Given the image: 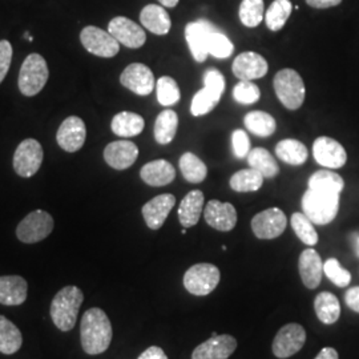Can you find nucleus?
<instances>
[{"label": "nucleus", "instance_id": "obj_1", "mask_svg": "<svg viewBox=\"0 0 359 359\" xmlns=\"http://www.w3.org/2000/svg\"><path fill=\"white\" fill-rule=\"evenodd\" d=\"M80 337L83 350L90 355H97L108 350L112 341V325L104 310L92 308L84 313Z\"/></svg>", "mask_w": 359, "mask_h": 359}, {"label": "nucleus", "instance_id": "obj_2", "mask_svg": "<svg viewBox=\"0 0 359 359\" xmlns=\"http://www.w3.org/2000/svg\"><path fill=\"white\" fill-rule=\"evenodd\" d=\"M84 294L77 286H65L53 297L51 302L52 322L62 332H69L75 327Z\"/></svg>", "mask_w": 359, "mask_h": 359}, {"label": "nucleus", "instance_id": "obj_3", "mask_svg": "<svg viewBox=\"0 0 359 359\" xmlns=\"http://www.w3.org/2000/svg\"><path fill=\"white\" fill-rule=\"evenodd\" d=\"M304 215L316 225H327L337 217L339 210V194L310 189L302 197Z\"/></svg>", "mask_w": 359, "mask_h": 359}, {"label": "nucleus", "instance_id": "obj_4", "mask_svg": "<svg viewBox=\"0 0 359 359\" xmlns=\"http://www.w3.org/2000/svg\"><path fill=\"white\" fill-rule=\"evenodd\" d=\"M48 77L50 69L46 59L39 53H31L20 68L18 80L19 90L25 96L32 97L46 87Z\"/></svg>", "mask_w": 359, "mask_h": 359}, {"label": "nucleus", "instance_id": "obj_5", "mask_svg": "<svg viewBox=\"0 0 359 359\" xmlns=\"http://www.w3.org/2000/svg\"><path fill=\"white\" fill-rule=\"evenodd\" d=\"M274 90L280 102L290 111L302 107L305 102V84L298 72L290 68L281 69L274 77Z\"/></svg>", "mask_w": 359, "mask_h": 359}, {"label": "nucleus", "instance_id": "obj_6", "mask_svg": "<svg viewBox=\"0 0 359 359\" xmlns=\"http://www.w3.org/2000/svg\"><path fill=\"white\" fill-rule=\"evenodd\" d=\"M53 225V218L48 212L34 210L18 225L16 237L25 244H36L51 234Z\"/></svg>", "mask_w": 359, "mask_h": 359}, {"label": "nucleus", "instance_id": "obj_7", "mask_svg": "<svg viewBox=\"0 0 359 359\" xmlns=\"http://www.w3.org/2000/svg\"><path fill=\"white\" fill-rule=\"evenodd\" d=\"M221 274L217 266L212 264H197L187 270L184 276V286L193 295L210 294L219 283Z\"/></svg>", "mask_w": 359, "mask_h": 359}, {"label": "nucleus", "instance_id": "obj_8", "mask_svg": "<svg viewBox=\"0 0 359 359\" xmlns=\"http://www.w3.org/2000/svg\"><path fill=\"white\" fill-rule=\"evenodd\" d=\"M43 158L41 144L35 139H27L18 145L13 154V169L20 177H32L41 167Z\"/></svg>", "mask_w": 359, "mask_h": 359}, {"label": "nucleus", "instance_id": "obj_9", "mask_svg": "<svg viewBox=\"0 0 359 359\" xmlns=\"http://www.w3.org/2000/svg\"><path fill=\"white\" fill-rule=\"evenodd\" d=\"M80 41L87 51L99 57H114L120 51V43L108 31L95 26L84 27Z\"/></svg>", "mask_w": 359, "mask_h": 359}, {"label": "nucleus", "instance_id": "obj_10", "mask_svg": "<svg viewBox=\"0 0 359 359\" xmlns=\"http://www.w3.org/2000/svg\"><path fill=\"white\" fill-rule=\"evenodd\" d=\"M306 342V332L298 323H289L280 329L273 341V353L277 358L286 359L297 354Z\"/></svg>", "mask_w": 359, "mask_h": 359}, {"label": "nucleus", "instance_id": "obj_11", "mask_svg": "<svg viewBox=\"0 0 359 359\" xmlns=\"http://www.w3.org/2000/svg\"><path fill=\"white\" fill-rule=\"evenodd\" d=\"M287 225V218L280 208H269L259 212L252 219V231L257 238L273 240L283 234Z\"/></svg>", "mask_w": 359, "mask_h": 359}, {"label": "nucleus", "instance_id": "obj_12", "mask_svg": "<svg viewBox=\"0 0 359 359\" xmlns=\"http://www.w3.org/2000/svg\"><path fill=\"white\" fill-rule=\"evenodd\" d=\"M108 32L120 44L132 50L140 48L147 41L145 31L137 23H135L133 20H130L126 16L114 18L108 25Z\"/></svg>", "mask_w": 359, "mask_h": 359}, {"label": "nucleus", "instance_id": "obj_13", "mask_svg": "<svg viewBox=\"0 0 359 359\" xmlns=\"http://www.w3.org/2000/svg\"><path fill=\"white\" fill-rule=\"evenodd\" d=\"M87 139V128L84 121L77 116H69L60 124L56 133V142L62 149L74 154L83 148Z\"/></svg>", "mask_w": 359, "mask_h": 359}, {"label": "nucleus", "instance_id": "obj_14", "mask_svg": "<svg viewBox=\"0 0 359 359\" xmlns=\"http://www.w3.org/2000/svg\"><path fill=\"white\" fill-rule=\"evenodd\" d=\"M313 156L320 165L329 169L342 168L347 161L346 151L342 144L326 136H321L314 142Z\"/></svg>", "mask_w": 359, "mask_h": 359}, {"label": "nucleus", "instance_id": "obj_15", "mask_svg": "<svg viewBox=\"0 0 359 359\" xmlns=\"http://www.w3.org/2000/svg\"><path fill=\"white\" fill-rule=\"evenodd\" d=\"M120 83L136 95L148 96L154 90V72L149 67L142 63L129 65L120 76Z\"/></svg>", "mask_w": 359, "mask_h": 359}, {"label": "nucleus", "instance_id": "obj_16", "mask_svg": "<svg viewBox=\"0 0 359 359\" xmlns=\"http://www.w3.org/2000/svg\"><path fill=\"white\" fill-rule=\"evenodd\" d=\"M237 348V341L229 334L210 337L193 350L192 359H228Z\"/></svg>", "mask_w": 359, "mask_h": 359}, {"label": "nucleus", "instance_id": "obj_17", "mask_svg": "<svg viewBox=\"0 0 359 359\" xmlns=\"http://www.w3.org/2000/svg\"><path fill=\"white\" fill-rule=\"evenodd\" d=\"M216 27L208 20H197L188 23L185 27V39L189 46V50L192 52L193 57L198 63H204L209 55L208 52V39L209 34L215 29Z\"/></svg>", "mask_w": 359, "mask_h": 359}, {"label": "nucleus", "instance_id": "obj_18", "mask_svg": "<svg viewBox=\"0 0 359 359\" xmlns=\"http://www.w3.org/2000/svg\"><path fill=\"white\" fill-rule=\"evenodd\" d=\"M139 157V148L135 142L120 140L108 144L104 149L105 163L114 169L124 170L135 164Z\"/></svg>", "mask_w": 359, "mask_h": 359}, {"label": "nucleus", "instance_id": "obj_19", "mask_svg": "<svg viewBox=\"0 0 359 359\" xmlns=\"http://www.w3.org/2000/svg\"><path fill=\"white\" fill-rule=\"evenodd\" d=\"M204 217L209 226L219 231H231L237 224V210L231 203L218 200L209 201L204 210Z\"/></svg>", "mask_w": 359, "mask_h": 359}, {"label": "nucleus", "instance_id": "obj_20", "mask_svg": "<svg viewBox=\"0 0 359 359\" xmlns=\"http://www.w3.org/2000/svg\"><path fill=\"white\" fill-rule=\"evenodd\" d=\"M176 204V197L173 194H160L156 196L151 201H148L142 206V217L145 219V224L149 229L158 231L165 219H167L170 210Z\"/></svg>", "mask_w": 359, "mask_h": 359}, {"label": "nucleus", "instance_id": "obj_21", "mask_svg": "<svg viewBox=\"0 0 359 359\" xmlns=\"http://www.w3.org/2000/svg\"><path fill=\"white\" fill-rule=\"evenodd\" d=\"M268 62L256 52H243L233 62V74L240 80H256L268 74Z\"/></svg>", "mask_w": 359, "mask_h": 359}, {"label": "nucleus", "instance_id": "obj_22", "mask_svg": "<svg viewBox=\"0 0 359 359\" xmlns=\"http://www.w3.org/2000/svg\"><path fill=\"white\" fill-rule=\"evenodd\" d=\"M28 293V283L20 276L0 277V305L19 306L25 304Z\"/></svg>", "mask_w": 359, "mask_h": 359}, {"label": "nucleus", "instance_id": "obj_23", "mask_svg": "<svg viewBox=\"0 0 359 359\" xmlns=\"http://www.w3.org/2000/svg\"><path fill=\"white\" fill-rule=\"evenodd\" d=\"M298 269L302 283L308 289H316L322 280L323 264L321 257L314 249H306L302 252L298 261Z\"/></svg>", "mask_w": 359, "mask_h": 359}, {"label": "nucleus", "instance_id": "obj_24", "mask_svg": "<svg viewBox=\"0 0 359 359\" xmlns=\"http://www.w3.org/2000/svg\"><path fill=\"white\" fill-rule=\"evenodd\" d=\"M140 177L151 187H165L176 179V169L167 160H154L142 168Z\"/></svg>", "mask_w": 359, "mask_h": 359}, {"label": "nucleus", "instance_id": "obj_25", "mask_svg": "<svg viewBox=\"0 0 359 359\" xmlns=\"http://www.w3.org/2000/svg\"><path fill=\"white\" fill-rule=\"evenodd\" d=\"M204 201L205 197L201 191H192L182 198L179 208V219L184 228L197 225L204 209Z\"/></svg>", "mask_w": 359, "mask_h": 359}, {"label": "nucleus", "instance_id": "obj_26", "mask_svg": "<svg viewBox=\"0 0 359 359\" xmlns=\"http://www.w3.org/2000/svg\"><path fill=\"white\" fill-rule=\"evenodd\" d=\"M140 22L142 27H145L154 35H167L172 27L169 13L163 6L157 4H148L142 8Z\"/></svg>", "mask_w": 359, "mask_h": 359}, {"label": "nucleus", "instance_id": "obj_27", "mask_svg": "<svg viewBox=\"0 0 359 359\" xmlns=\"http://www.w3.org/2000/svg\"><path fill=\"white\" fill-rule=\"evenodd\" d=\"M145 127L142 116L133 112H120L112 118L111 129L120 137H133L140 135Z\"/></svg>", "mask_w": 359, "mask_h": 359}, {"label": "nucleus", "instance_id": "obj_28", "mask_svg": "<svg viewBox=\"0 0 359 359\" xmlns=\"http://www.w3.org/2000/svg\"><path fill=\"white\" fill-rule=\"evenodd\" d=\"M177 128H179L177 114L172 109L163 111L160 115L157 116L154 123V140L161 145H167L169 142H173L177 133Z\"/></svg>", "mask_w": 359, "mask_h": 359}, {"label": "nucleus", "instance_id": "obj_29", "mask_svg": "<svg viewBox=\"0 0 359 359\" xmlns=\"http://www.w3.org/2000/svg\"><path fill=\"white\" fill-rule=\"evenodd\" d=\"M314 309L318 320L325 325H333L341 316V305L338 298L329 292H322L316 297Z\"/></svg>", "mask_w": 359, "mask_h": 359}, {"label": "nucleus", "instance_id": "obj_30", "mask_svg": "<svg viewBox=\"0 0 359 359\" xmlns=\"http://www.w3.org/2000/svg\"><path fill=\"white\" fill-rule=\"evenodd\" d=\"M277 157L289 165H302L309 157L308 148L298 140L286 139L276 147Z\"/></svg>", "mask_w": 359, "mask_h": 359}, {"label": "nucleus", "instance_id": "obj_31", "mask_svg": "<svg viewBox=\"0 0 359 359\" xmlns=\"http://www.w3.org/2000/svg\"><path fill=\"white\" fill-rule=\"evenodd\" d=\"M250 168L256 169L265 179H273L278 175L280 168L276 158L270 154L269 151L264 148H255L246 156Z\"/></svg>", "mask_w": 359, "mask_h": 359}, {"label": "nucleus", "instance_id": "obj_32", "mask_svg": "<svg viewBox=\"0 0 359 359\" xmlns=\"http://www.w3.org/2000/svg\"><path fill=\"white\" fill-rule=\"evenodd\" d=\"M22 344L23 337L20 330L10 320L0 316V353L6 355L15 354Z\"/></svg>", "mask_w": 359, "mask_h": 359}, {"label": "nucleus", "instance_id": "obj_33", "mask_svg": "<svg viewBox=\"0 0 359 359\" xmlns=\"http://www.w3.org/2000/svg\"><path fill=\"white\" fill-rule=\"evenodd\" d=\"M310 189H318L325 192H333L341 194L345 188L344 179L329 169H322L316 172L313 176H310L308 182Z\"/></svg>", "mask_w": 359, "mask_h": 359}, {"label": "nucleus", "instance_id": "obj_34", "mask_svg": "<svg viewBox=\"0 0 359 359\" xmlns=\"http://www.w3.org/2000/svg\"><path fill=\"white\" fill-rule=\"evenodd\" d=\"M244 121L246 129L259 137H269L277 128L274 117L262 111L249 112L245 116Z\"/></svg>", "mask_w": 359, "mask_h": 359}, {"label": "nucleus", "instance_id": "obj_35", "mask_svg": "<svg viewBox=\"0 0 359 359\" xmlns=\"http://www.w3.org/2000/svg\"><path fill=\"white\" fill-rule=\"evenodd\" d=\"M264 179L265 177L259 172H257L256 169L249 168L234 173L229 184L231 189L236 192H256L262 187Z\"/></svg>", "mask_w": 359, "mask_h": 359}, {"label": "nucleus", "instance_id": "obj_36", "mask_svg": "<svg viewBox=\"0 0 359 359\" xmlns=\"http://www.w3.org/2000/svg\"><path fill=\"white\" fill-rule=\"evenodd\" d=\"M293 4L290 0H274L265 13V23L270 31L277 32L283 29L292 15Z\"/></svg>", "mask_w": 359, "mask_h": 359}, {"label": "nucleus", "instance_id": "obj_37", "mask_svg": "<svg viewBox=\"0 0 359 359\" xmlns=\"http://www.w3.org/2000/svg\"><path fill=\"white\" fill-rule=\"evenodd\" d=\"M180 169L184 179L193 184L203 182L208 175L204 161L191 152H187L180 157Z\"/></svg>", "mask_w": 359, "mask_h": 359}, {"label": "nucleus", "instance_id": "obj_38", "mask_svg": "<svg viewBox=\"0 0 359 359\" xmlns=\"http://www.w3.org/2000/svg\"><path fill=\"white\" fill-rule=\"evenodd\" d=\"M238 15L245 27L255 28L259 26L262 19L265 18L264 0H243Z\"/></svg>", "mask_w": 359, "mask_h": 359}, {"label": "nucleus", "instance_id": "obj_39", "mask_svg": "<svg viewBox=\"0 0 359 359\" xmlns=\"http://www.w3.org/2000/svg\"><path fill=\"white\" fill-rule=\"evenodd\" d=\"M156 92L157 100L163 107H172L180 102L179 84L175 79L169 76L160 77L156 83Z\"/></svg>", "mask_w": 359, "mask_h": 359}, {"label": "nucleus", "instance_id": "obj_40", "mask_svg": "<svg viewBox=\"0 0 359 359\" xmlns=\"http://www.w3.org/2000/svg\"><path fill=\"white\" fill-rule=\"evenodd\" d=\"M292 228L297 237L309 246H314L318 243V233L314 229L313 222L304 213H294L292 216Z\"/></svg>", "mask_w": 359, "mask_h": 359}, {"label": "nucleus", "instance_id": "obj_41", "mask_svg": "<svg viewBox=\"0 0 359 359\" xmlns=\"http://www.w3.org/2000/svg\"><path fill=\"white\" fill-rule=\"evenodd\" d=\"M234 51V46L225 34H222L218 28H215L208 39V52L217 59H226Z\"/></svg>", "mask_w": 359, "mask_h": 359}, {"label": "nucleus", "instance_id": "obj_42", "mask_svg": "<svg viewBox=\"0 0 359 359\" xmlns=\"http://www.w3.org/2000/svg\"><path fill=\"white\" fill-rule=\"evenodd\" d=\"M218 102H219V97L213 95L212 92H209L205 88L198 90L193 96L192 105H191L192 115L196 117L208 115L212 109L217 107Z\"/></svg>", "mask_w": 359, "mask_h": 359}, {"label": "nucleus", "instance_id": "obj_43", "mask_svg": "<svg viewBox=\"0 0 359 359\" xmlns=\"http://www.w3.org/2000/svg\"><path fill=\"white\" fill-rule=\"evenodd\" d=\"M323 273L338 287H345L351 281L350 271L345 269V268H342L337 258H329L323 264Z\"/></svg>", "mask_w": 359, "mask_h": 359}, {"label": "nucleus", "instance_id": "obj_44", "mask_svg": "<svg viewBox=\"0 0 359 359\" xmlns=\"http://www.w3.org/2000/svg\"><path fill=\"white\" fill-rule=\"evenodd\" d=\"M261 92L255 83L249 80H241L234 88H233V97L236 102L244 105H250L259 100Z\"/></svg>", "mask_w": 359, "mask_h": 359}, {"label": "nucleus", "instance_id": "obj_45", "mask_svg": "<svg viewBox=\"0 0 359 359\" xmlns=\"http://www.w3.org/2000/svg\"><path fill=\"white\" fill-rule=\"evenodd\" d=\"M204 88L221 99L225 90V77L215 68H209L204 75Z\"/></svg>", "mask_w": 359, "mask_h": 359}, {"label": "nucleus", "instance_id": "obj_46", "mask_svg": "<svg viewBox=\"0 0 359 359\" xmlns=\"http://www.w3.org/2000/svg\"><path fill=\"white\" fill-rule=\"evenodd\" d=\"M233 152L237 158H245L250 152V140L248 133L243 129H237L231 135Z\"/></svg>", "mask_w": 359, "mask_h": 359}, {"label": "nucleus", "instance_id": "obj_47", "mask_svg": "<svg viewBox=\"0 0 359 359\" xmlns=\"http://www.w3.org/2000/svg\"><path fill=\"white\" fill-rule=\"evenodd\" d=\"M13 62V46L8 40H0V84L7 76Z\"/></svg>", "mask_w": 359, "mask_h": 359}, {"label": "nucleus", "instance_id": "obj_48", "mask_svg": "<svg viewBox=\"0 0 359 359\" xmlns=\"http://www.w3.org/2000/svg\"><path fill=\"white\" fill-rule=\"evenodd\" d=\"M345 302L353 311L359 313V286L350 287L345 294Z\"/></svg>", "mask_w": 359, "mask_h": 359}, {"label": "nucleus", "instance_id": "obj_49", "mask_svg": "<svg viewBox=\"0 0 359 359\" xmlns=\"http://www.w3.org/2000/svg\"><path fill=\"white\" fill-rule=\"evenodd\" d=\"M137 359H168L167 354L161 347H148Z\"/></svg>", "mask_w": 359, "mask_h": 359}, {"label": "nucleus", "instance_id": "obj_50", "mask_svg": "<svg viewBox=\"0 0 359 359\" xmlns=\"http://www.w3.org/2000/svg\"><path fill=\"white\" fill-rule=\"evenodd\" d=\"M342 0H306L310 7L313 8H318V10H325V8H330L335 7L338 4H341Z\"/></svg>", "mask_w": 359, "mask_h": 359}, {"label": "nucleus", "instance_id": "obj_51", "mask_svg": "<svg viewBox=\"0 0 359 359\" xmlns=\"http://www.w3.org/2000/svg\"><path fill=\"white\" fill-rule=\"evenodd\" d=\"M316 359H339V355L333 347H325V348H322Z\"/></svg>", "mask_w": 359, "mask_h": 359}, {"label": "nucleus", "instance_id": "obj_52", "mask_svg": "<svg viewBox=\"0 0 359 359\" xmlns=\"http://www.w3.org/2000/svg\"><path fill=\"white\" fill-rule=\"evenodd\" d=\"M161 3L163 7H168V8H173L179 4V0H158Z\"/></svg>", "mask_w": 359, "mask_h": 359}, {"label": "nucleus", "instance_id": "obj_53", "mask_svg": "<svg viewBox=\"0 0 359 359\" xmlns=\"http://www.w3.org/2000/svg\"><path fill=\"white\" fill-rule=\"evenodd\" d=\"M357 255H358V257H359V237H358V245H357Z\"/></svg>", "mask_w": 359, "mask_h": 359}]
</instances>
